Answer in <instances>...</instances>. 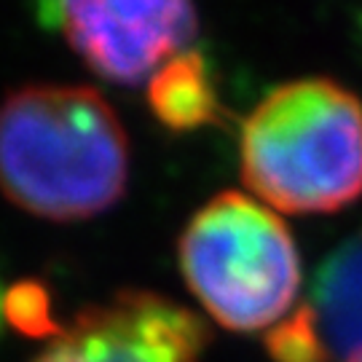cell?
<instances>
[{
    "label": "cell",
    "mask_w": 362,
    "mask_h": 362,
    "mask_svg": "<svg viewBox=\"0 0 362 362\" xmlns=\"http://www.w3.org/2000/svg\"><path fill=\"white\" fill-rule=\"evenodd\" d=\"M129 177V143L113 107L86 86H25L0 105V191L43 220L113 207Z\"/></svg>",
    "instance_id": "6da1fadb"
},
{
    "label": "cell",
    "mask_w": 362,
    "mask_h": 362,
    "mask_svg": "<svg viewBox=\"0 0 362 362\" xmlns=\"http://www.w3.org/2000/svg\"><path fill=\"white\" fill-rule=\"evenodd\" d=\"M0 314H3V298H0Z\"/></svg>",
    "instance_id": "30bf717a"
},
{
    "label": "cell",
    "mask_w": 362,
    "mask_h": 362,
    "mask_svg": "<svg viewBox=\"0 0 362 362\" xmlns=\"http://www.w3.org/2000/svg\"><path fill=\"white\" fill-rule=\"evenodd\" d=\"M266 346L276 362H327V349L317 327V314L309 303L293 311L266 336Z\"/></svg>",
    "instance_id": "52a82bcc"
},
{
    "label": "cell",
    "mask_w": 362,
    "mask_h": 362,
    "mask_svg": "<svg viewBox=\"0 0 362 362\" xmlns=\"http://www.w3.org/2000/svg\"><path fill=\"white\" fill-rule=\"evenodd\" d=\"M38 19L94 73L127 86L185 52L199 27L194 0H38Z\"/></svg>",
    "instance_id": "277c9868"
},
{
    "label": "cell",
    "mask_w": 362,
    "mask_h": 362,
    "mask_svg": "<svg viewBox=\"0 0 362 362\" xmlns=\"http://www.w3.org/2000/svg\"><path fill=\"white\" fill-rule=\"evenodd\" d=\"M344 362H362V354H357V357H349V360H344Z\"/></svg>",
    "instance_id": "9c48e42d"
},
{
    "label": "cell",
    "mask_w": 362,
    "mask_h": 362,
    "mask_svg": "<svg viewBox=\"0 0 362 362\" xmlns=\"http://www.w3.org/2000/svg\"><path fill=\"white\" fill-rule=\"evenodd\" d=\"M156 118L172 132H191L220 118L218 89L204 54L182 52L156 70L148 83Z\"/></svg>",
    "instance_id": "8992f818"
},
{
    "label": "cell",
    "mask_w": 362,
    "mask_h": 362,
    "mask_svg": "<svg viewBox=\"0 0 362 362\" xmlns=\"http://www.w3.org/2000/svg\"><path fill=\"white\" fill-rule=\"evenodd\" d=\"M180 272L215 322L239 333L279 322L300 287V258L287 226L236 191L215 196L185 226Z\"/></svg>",
    "instance_id": "3957f363"
},
{
    "label": "cell",
    "mask_w": 362,
    "mask_h": 362,
    "mask_svg": "<svg viewBox=\"0 0 362 362\" xmlns=\"http://www.w3.org/2000/svg\"><path fill=\"white\" fill-rule=\"evenodd\" d=\"M242 180L290 215L338 212L362 196V103L327 78L272 89L245 118Z\"/></svg>",
    "instance_id": "7a4b0ae2"
},
{
    "label": "cell",
    "mask_w": 362,
    "mask_h": 362,
    "mask_svg": "<svg viewBox=\"0 0 362 362\" xmlns=\"http://www.w3.org/2000/svg\"><path fill=\"white\" fill-rule=\"evenodd\" d=\"M3 311H8L16 325H22L27 330H35V327H49V306H46V298L40 293V287L25 285L16 287L8 293Z\"/></svg>",
    "instance_id": "ba28073f"
},
{
    "label": "cell",
    "mask_w": 362,
    "mask_h": 362,
    "mask_svg": "<svg viewBox=\"0 0 362 362\" xmlns=\"http://www.w3.org/2000/svg\"><path fill=\"white\" fill-rule=\"evenodd\" d=\"M207 325L156 293L127 290L81 311L35 362H199Z\"/></svg>",
    "instance_id": "5b68a950"
}]
</instances>
